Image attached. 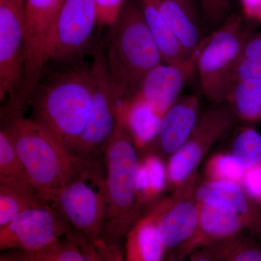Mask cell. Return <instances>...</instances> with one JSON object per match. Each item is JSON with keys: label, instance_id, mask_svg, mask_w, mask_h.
<instances>
[{"label": "cell", "instance_id": "13", "mask_svg": "<svg viewBox=\"0 0 261 261\" xmlns=\"http://www.w3.org/2000/svg\"><path fill=\"white\" fill-rule=\"evenodd\" d=\"M196 187L197 183L161 200L158 226L167 254L177 252L193 238L198 228L200 205L195 199Z\"/></svg>", "mask_w": 261, "mask_h": 261}, {"label": "cell", "instance_id": "24", "mask_svg": "<svg viewBox=\"0 0 261 261\" xmlns=\"http://www.w3.org/2000/svg\"><path fill=\"white\" fill-rule=\"evenodd\" d=\"M168 186L167 166L159 154L146 152L141 158L137 187L142 206L154 202Z\"/></svg>", "mask_w": 261, "mask_h": 261}, {"label": "cell", "instance_id": "2", "mask_svg": "<svg viewBox=\"0 0 261 261\" xmlns=\"http://www.w3.org/2000/svg\"><path fill=\"white\" fill-rule=\"evenodd\" d=\"M8 132L31 185L49 202L87 159L72 154L45 127L31 118L13 116Z\"/></svg>", "mask_w": 261, "mask_h": 261}, {"label": "cell", "instance_id": "3", "mask_svg": "<svg viewBox=\"0 0 261 261\" xmlns=\"http://www.w3.org/2000/svg\"><path fill=\"white\" fill-rule=\"evenodd\" d=\"M113 27L105 56L121 103L136 93L144 76L163 61L140 5H125Z\"/></svg>", "mask_w": 261, "mask_h": 261}, {"label": "cell", "instance_id": "17", "mask_svg": "<svg viewBox=\"0 0 261 261\" xmlns=\"http://www.w3.org/2000/svg\"><path fill=\"white\" fill-rule=\"evenodd\" d=\"M200 221L193 238L176 252V260L203 247L227 241L247 229L245 219L238 214L213 206L200 204Z\"/></svg>", "mask_w": 261, "mask_h": 261}, {"label": "cell", "instance_id": "14", "mask_svg": "<svg viewBox=\"0 0 261 261\" xmlns=\"http://www.w3.org/2000/svg\"><path fill=\"white\" fill-rule=\"evenodd\" d=\"M197 55L198 53L181 64L162 63L154 67L141 81L132 97L140 99L163 117L181 96L187 80L196 69Z\"/></svg>", "mask_w": 261, "mask_h": 261}, {"label": "cell", "instance_id": "15", "mask_svg": "<svg viewBox=\"0 0 261 261\" xmlns=\"http://www.w3.org/2000/svg\"><path fill=\"white\" fill-rule=\"evenodd\" d=\"M200 99L195 94L181 95L163 116L159 133L145 150L169 159L177 152L193 130L200 116Z\"/></svg>", "mask_w": 261, "mask_h": 261}, {"label": "cell", "instance_id": "18", "mask_svg": "<svg viewBox=\"0 0 261 261\" xmlns=\"http://www.w3.org/2000/svg\"><path fill=\"white\" fill-rule=\"evenodd\" d=\"M161 210L160 200L130 228L125 238V261H166L167 252L158 226Z\"/></svg>", "mask_w": 261, "mask_h": 261}, {"label": "cell", "instance_id": "12", "mask_svg": "<svg viewBox=\"0 0 261 261\" xmlns=\"http://www.w3.org/2000/svg\"><path fill=\"white\" fill-rule=\"evenodd\" d=\"M25 0H0V100L18 94L23 76Z\"/></svg>", "mask_w": 261, "mask_h": 261}, {"label": "cell", "instance_id": "16", "mask_svg": "<svg viewBox=\"0 0 261 261\" xmlns=\"http://www.w3.org/2000/svg\"><path fill=\"white\" fill-rule=\"evenodd\" d=\"M196 200L200 204L231 211L243 217L249 231L261 235V211L238 182L206 180L196 187Z\"/></svg>", "mask_w": 261, "mask_h": 261}, {"label": "cell", "instance_id": "34", "mask_svg": "<svg viewBox=\"0 0 261 261\" xmlns=\"http://www.w3.org/2000/svg\"><path fill=\"white\" fill-rule=\"evenodd\" d=\"M228 241V240H227ZM215 244L201 248L192 253L190 258L187 261H223L224 257L225 248L226 242ZM166 261H182L176 259L169 258Z\"/></svg>", "mask_w": 261, "mask_h": 261}, {"label": "cell", "instance_id": "35", "mask_svg": "<svg viewBox=\"0 0 261 261\" xmlns=\"http://www.w3.org/2000/svg\"><path fill=\"white\" fill-rule=\"evenodd\" d=\"M94 243L103 260L125 261L124 253L118 244L108 243L101 238Z\"/></svg>", "mask_w": 261, "mask_h": 261}, {"label": "cell", "instance_id": "20", "mask_svg": "<svg viewBox=\"0 0 261 261\" xmlns=\"http://www.w3.org/2000/svg\"><path fill=\"white\" fill-rule=\"evenodd\" d=\"M140 3L146 23L157 44L163 63L181 64L188 61L193 56L190 58L187 56L177 37L160 10L156 0H140Z\"/></svg>", "mask_w": 261, "mask_h": 261}, {"label": "cell", "instance_id": "32", "mask_svg": "<svg viewBox=\"0 0 261 261\" xmlns=\"http://www.w3.org/2000/svg\"><path fill=\"white\" fill-rule=\"evenodd\" d=\"M205 21L211 25H221L231 8V0H200Z\"/></svg>", "mask_w": 261, "mask_h": 261}, {"label": "cell", "instance_id": "36", "mask_svg": "<svg viewBox=\"0 0 261 261\" xmlns=\"http://www.w3.org/2000/svg\"><path fill=\"white\" fill-rule=\"evenodd\" d=\"M73 234L75 241L80 245L87 261H104L96 249L94 243L88 241L87 239L75 231Z\"/></svg>", "mask_w": 261, "mask_h": 261}, {"label": "cell", "instance_id": "23", "mask_svg": "<svg viewBox=\"0 0 261 261\" xmlns=\"http://www.w3.org/2000/svg\"><path fill=\"white\" fill-rule=\"evenodd\" d=\"M45 202L32 185L0 182V228Z\"/></svg>", "mask_w": 261, "mask_h": 261}, {"label": "cell", "instance_id": "5", "mask_svg": "<svg viewBox=\"0 0 261 261\" xmlns=\"http://www.w3.org/2000/svg\"><path fill=\"white\" fill-rule=\"evenodd\" d=\"M49 203L75 233L91 243L102 238L108 215L106 172L98 160L87 159Z\"/></svg>", "mask_w": 261, "mask_h": 261}, {"label": "cell", "instance_id": "39", "mask_svg": "<svg viewBox=\"0 0 261 261\" xmlns=\"http://www.w3.org/2000/svg\"><path fill=\"white\" fill-rule=\"evenodd\" d=\"M176 1H177L190 14L196 17L195 8L193 0H176Z\"/></svg>", "mask_w": 261, "mask_h": 261}, {"label": "cell", "instance_id": "40", "mask_svg": "<svg viewBox=\"0 0 261 261\" xmlns=\"http://www.w3.org/2000/svg\"><path fill=\"white\" fill-rule=\"evenodd\" d=\"M64 0H58V8H59V11L60 9H61L62 5H63V3Z\"/></svg>", "mask_w": 261, "mask_h": 261}, {"label": "cell", "instance_id": "25", "mask_svg": "<svg viewBox=\"0 0 261 261\" xmlns=\"http://www.w3.org/2000/svg\"><path fill=\"white\" fill-rule=\"evenodd\" d=\"M0 182L31 185L23 163L4 128L0 130Z\"/></svg>", "mask_w": 261, "mask_h": 261}, {"label": "cell", "instance_id": "6", "mask_svg": "<svg viewBox=\"0 0 261 261\" xmlns=\"http://www.w3.org/2000/svg\"><path fill=\"white\" fill-rule=\"evenodd\" d=\"M249 35L242 18L233 15L202 42L195 68L202 94L213 106L225 103L233 70Z\"/></svg>", "mask_w": 261, "mask_h": 261}, {"label": "cell", "instance_id": "27", "mask_svg": "<svg viewBox=\"0 0 261 261\" xmlns=\"http://www.w3.org/2000/svg\"><path fill=\"white\" fill-rule=\"evenodd\" d=\"M245 171L230 152L214 154L205 166L207 180H227L238 182L240 185Z\"/></svg>", "mask_w": 261, "mask_h": 261}, {"label": "cell", "instance_id": "33", "mask_svg": "<svg viewBox=\"0 0 261 261\" xmlns=\"http://www.w3.org/2000/svg\"><path fill=\"white\" fill-rule=\"evenodd\" d=\"M241 185L250 198L261 204V163L245 171Z\"/></svg>", "mask_w": 261, "mask_h": 261}, {"label": "cell", "instance_id": "11", "mask_svg": "<svg viewBox=\"0 0 261 261\" xmlns=\"http://www.w3.org/2000/svg\"><path fill=\"white\" fill-rule=\"evenodd\" d=\"M25 25L21 91L31 95L42 79L57 16L58 0H25Z\"/></svg>", "mask_w": 261, "mask_h": 261}, {"label": "cell", "instance_id": "9", "mask_svg": "<svg viewBox=\"0 0 261 261\" xmlns=\"http://www.w3.org/2000/svg\"><path fill=\"white\" fill-rule=\"evenodd\" d=\"M98 23L96 0H64L48 49V61L78 63L89 50Z\"/></svg>", "mask_w": 261, "mask_h": 261}, {"label": "cell", "instance_id": "4", "mask_svg": "<svg viewBox=\"0 0 261 261\" xmlns=\"http://www.w3.org/2000/svg\"><path fill=\"white\" fill-rule=\"evenodd\" d=\"M138 149L118 118L116 129L104 152L108 215L103 240L118 244L143 216L137 187Z\"/></svg>", "mask_w": 261, "mask_h": 261}, {"label": "cell", "instance_id": "8", "mask_svg": "<svg viewBox=\"0 0 261 261\" xmlns=\"http://www.w3.org/2000/svg\"><path fill=\"white\" fill-rule=\"evenodd\" d=\"M93 89L88 121L71 153L84 159L97 160L104 153L119 118V105L113 87L105 51L100 46L93 51L92 63Z\"/></svg>", "mask_w": 261, "mask_h": 261}, {"label": "cell", "instance_id": "1", "mask_svg": "<svg viewBox=\"0 0 261 261\" xmlns=\"http://www.w3.org/2000/svg\"><path fill=\"white\" fill-rule=\"evenodd\" d=\"M92 89V65L70 64L38 84L29 102L32 119L71 152L88 121Z\"/></svg>", "mask_w": 261, "mask_h": 261}, {"label": "cell", "instance_id": "31", "mask_svg": "<svg viewBox=\"0 0 261 261\" xmlns=\"http://www.w3.org/2000/svg\"><path fill=\"white\" fill-rule=\"evenodd\" d=\"M126 0H96L98 25L112 27L119 18Z\"/></svg>", "mask_w": 261, "mask_h": 261}, {"label": "cell", "instance_id": "38", "mask_svg": "<svg viewBox=\"0 0 261 261\" xmlns=\"http://www.w3.org/2000/svg\"><path fill=\"white\" fill-rule=\"evenodd\" d=\"M35 253L18 249L3 250L0 261H34Z\"/></svg>", "mask_w": 261, "mask_h": 261}, {"label": "cell", "instance_id": "28", "mask_svg": "<svg viewBox=\"0 0 261 261\" xmlns=\"http://www.w3.org/2000/svg\"><path fill=\"white\" fill-rule=\"evenodd\" d=\"M34 261H87L73 231L60 241L35 253Z\"/></svg>", "mask_w": 261, "mask_h": 261}, {"label": "cell", "instance_id": "21", "mask_svg": "<svg viewBox=\"0 0 261 261\" xmlns=\"http://www.w3.org/2000/svg\"><path fill=\"white\" fill-rule=\"evenodd\" d=\"M160 10L174 32L189 58L198 53L204 39L196 21L176 0H156Z\"/></svg>", "mask_w": 261, "mask_h": 261}, {"label": "cell", "instance_id": "29", "mask_svg": "<svg viewBox=\"0 0 261 261\" xmlns=\"http://www.w3.org/2000/svg\"><path fill=\"white\" fill-rule=\"evenodd\" d=\"M223 261H261V250L253 240L241 234L226 242Z\"/></svg>", "mask_w": 261, "mask_h": 261}, {"label": "cell", "instance_id": "10", "mask_svg": "<svg viewBox=\"0 0 261 261\" xmlns=\"http://www.w3.org/2000/svg\"><path fill=\"white\" fill-rule=\"evenodd\" d=\"M73 229L49 202L32 207L0 228V250L37 253L60 241Z\"/></svg>", "mask_w": 261, "mask_h": 261}, {"label": "cell", "instance_id": "37", "mask_svg": "<svg viewBox=\"0 0 261 261\" xmlns=\"http://www.w3.org/2000/svg\"><path fill=\"white\" fill-rule=\"evenodd\" d=\"M240 3L247 18L261 23V0H240Z\"/></svg>", "mask_w": 261, "mask_h": 261}, {"label": "cell", "instance_id": "30", "mask_svg": "<svg viewBox=\"0 0 261 261\" xmlns=\"http://www.w3.org/2000/svg\"><path fill=\"white\" fill-rule=\"evenodd\" d=\"M261 79V56L240 58L231 75V84L245 80Z\"/></svg>", "mask_w": 261, "mask_h": 261}, {"label": "cell", "instance_id": "7", "mask_svg": "<svg viewBox=\"0 0 261 261\" xmlns=\"http://www.w3.org/2000/svg\"><path fill=\"white\" fill-rule=\"evenodd\" d=\"M236 117L226 103L200 113L186 142L168 159V186L173 192L197 183V171L207 152L232 128Z\"/></svg>", "mask_w": 261, "mask_h": 261}, {"label": "cell", "instance_id": "19", "mask_svg": "<svg viewBox=\"0 0 261 261\" xmlns=\"http://www.w3.org/2000/svg\"><path fill=\"white\" fill-rule=\"evenodd\" d=\"M119 118L138 150H145L159 133L163 117L132 97L119 105Z\"/></svg>", "mask_w": 261, "mask_h": 261}, {"label": "cell", "instance_id": "26", "mask_svg": "<svg viewBox=\"0 0 261 261\" xmlns=\"http://www.w3.org/2000/svg\"><path fill=\"white\" fill-rule=\"evenodd\" d=\"M245 170L261 163V135L251 127L237 130L231 143V152Z\"/></svg>", "mask_w": 261, "mask_h": 261}, {"label": "cell", "instance_id": "22", "mask_svg": "<svg viewBox=\"0 0 261 261\" xmlns=\"http://www.w3.org/2000/svg\"><path fill=\"white\" fill-rule=\"evenodd\" d=\"M225 103L236 118L247 123L261 120V79L238 81L231 84Z\"/></svg>", "mask_w": 261, "mask_h": 261}]
</instances>
